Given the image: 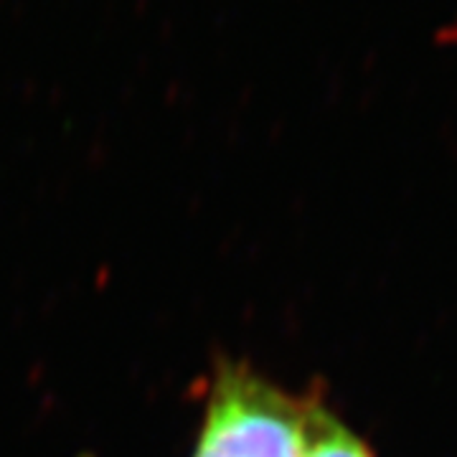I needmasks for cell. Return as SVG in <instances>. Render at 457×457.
<instances>
[{"label": "cell", "mask_w": 457, "mask_h": 457, "mask_svg": "<svg viewBox=\"0 0 457 457\" xmlns=\"http://www.w3.org/2000/svg\"><path fill=\"white\" fill-rule=\"evenodd\" d=\"M311 404L245 363H219L191 457H305Z\"/></svg>", "instance_id": "1"}, {"label": "cell", "mask_w": 457, "mask_h": 457, "mask_svg": "<svg viewBox=\"0 0 457 457\" xmlns=\"http://www.w3.org/2000/svg\"><path fill=\"white\" fill-rule=\"evenodd\" d=\"M305 457H371V453L328 409L311 402V411H308V450H305Z\"/></svg>", "instance_id": "2"}]
</instances>
